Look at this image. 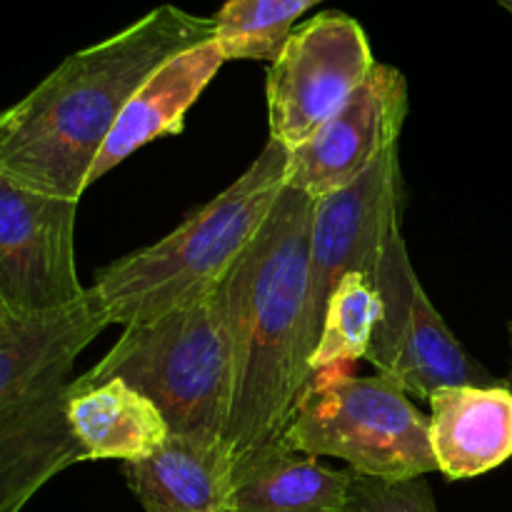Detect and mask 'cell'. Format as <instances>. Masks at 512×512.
<instances>
[{
  "mask_svg": "<svg viewBox=\"0 0 512 512\" xmlns=\"http://www.w3.org/2000/svg\"><path fill=\"white\" fill-rule=\"evenodd\" d=\"M215 38V20L173 3L68 55L23 100L0 110V175L80 203L88 173L135 90L173 55Z\"/></svg>",
  "mask_w": 512,
  "mask_h": 512,
  "instance_id": "6da1fadb",
  "label": "cell"
},
{
  "mask_svg": "<svg viewBox=\"0 0 512 512\" xmlns=\"http://www.w3.org/2000/svg\"><path fill=\"white\" fill-rule=\"evenodd\" d=\"M315 200L285 188L253 243L220 280L233 390L223 438L235 463L285 443L313 383L305 353Z\"/></svg>",
  "mask_w": 512,
  "mask_h": 512,
  "instance_id": "7a4b0ae2",
  "label": "cell"
},
{
  "mask_svg": "<svg viewBox=\"0 0 512 512\" xmlns=\"http://www.w3.org/2000/svg\"><path fill=\"white\" fill-rule=\"evenodd\" d=\"M288 150L268 140L250 168L158 243L95 273L88 288L110 325H138L203 298L225 278L285 190Z\"/></svg>",
  "mask_w": 512,
  "mask_h": 512,
  "instance_id": "3957f363",
  "label": "cell"
},
{
  "mask_svg": "<svg viewBox=\"0 0 512 512\" xmlns=\"http://www.w3.org/2000/svg\"><path fill=\"white\" fill-rule=\"evenodd\" d=\"M218 285L183 308L123 328L105 358L75 383L125 380L158 405L170 433L223 435L233 368Z\"/></svg>",
  "mask_w": 512,
  "mask_h": 512,
  "instance_id": "277c9868",
  "label": "cell"
},
{
  "mask_svg": "<svg viewBox=\"0 0 512 512\" xmlns=\"http://www.w3.org/2000/svg\"><path fill=\"white\" fill-rule=\"evenodd\" d=\"M285 443L310 458H338L355 475L388 483L438 470L428 415L388 375H338L308 385Z\"/></svg>",
  "mask_w": 512,
  "mask_h": 512,
  "instance_id": "5b68a950",
  "label": "cell"
},
{
  "mask_svg": "<svg viewBox=\"0 0 512 512\" xmlns=\"http://www.w3.org/2000/svg\"><path fill=\"white\" fill-rule=\"evenodd\" d=\"M383 318L365 360L388 375L410 398L430 400L453 385H495L488 370L463 348L438 313L410 263L403 230L390 235L375 273Z\"/></svg>",
  "mask_w": 512,
  "mask_h": 512,
  "instance_id": "8992f818",
  "label": "cell"
},
{
  "mask_svg": "<svg viewBox=\"0 0 512 512\" xmlns=\"http://www.w3.org/2000/svg\"><path fill=\"white\" fill-rule=\"evenodd\" d=\"M378 60L363 25L325 10L295 25L268 68L270 140L298 148L365 83Z\"/></svg>",
  "mask_w": 512,
  "mask_h": 512,
  "instance_id": "52a82bcc",
  "label": "cell"
},
{
  "mask_svg": "<svg viewBox=\"0 0 512 512\" xmlns=\"http://www.w3.org/2000/svg\"><path fill=\"white\" fill-rule=\"evenodd\" d=\"M75 200L50 198L0 175V318L25 325L85 298L75 268Z\"/></svg>",
  "mask_w": 512,
  "mask_h": 512,
  "instance_id": "ba28073f",
  "label": "cell"
},
{
  "mask_svg": "<svg viewBox=\"0 0 512 512\" xmlns=\"http://www.w3.org/2000/svg\"><path fill=\"white\" fill-rule=\"evenodd\" d=\"M403 173L400 143L385 150L353 185L315 200L310 223L305 353L313 355L323 325L325 303L348 273L375 280L390 235L400 230Z\"/></svg>",
  "mask_w": 512,
  "mask_h": 512,
  "instance_id": "9c48e42d",
  "label": "cell"
},
{
  "mask_svg": "<svg viewBox=\"0 0 512 512\" xmlns=\"http://www.w3.org/2000/svg\"><path fill=\"white\" fill-rule=\"evenodd\" d=\"M408 118V80L398 68L375 63L348 103L305 143L288 150L285 188L323 200L353 185L380 155L400 143Z\"/></svg>",
  "mask_w": 512,
  "mask_h": 512,
  "instance_id": "30bf717a",
  "label": "cell"
},
{
  "mask_svg": "<svg viewBox=\"0 0 512 512\" xmlns=\"http://www.w3.org/2000/svg\"><path fill=\"white\" fill-rule=\"evenodd\" d=\"M223 63L228 60L215 38L165 60L123 108L90 168L88 188L125 163L143 145L183 133L185 115L198 103Z\"/></svg>",
  "mask_w": 512,
  "mask_h": 512,
  "instance_id": "8fae6325",
  "label": "cell"
},
{
  "mask_svg": "<svg viewBox=\"0 0 512 512\" xmlns=\"http://www.w3.org/2000/svg\"><path fill=\"white\" fill-rule=\"evenodd\" d=\"M123 475L143 512H228L235 455L223 435L170 433L163 448Z\"/></svg>",
  "mask_w": 512,
  "mask_h": 512,
  "instance_id": "7c38bea8",
  "label": "cell"
},
{
  "mask_svg": "<svg viewBox=\"0 0 512 512\" xmlns=\"http://www.w3.org/2000/svg\"><path fill=\"white\" fill-rule=\"evenodd\" d=\"M428 405L430 448L445 480L480 478L512 458L508 383L440 388Z\"/></svg>",
  "mask_w": 512,
  "mask_h": 512,
  "instance_id": "4fadbf2b",
  "label": "cell"
},
{
  "mask_svg": "<svg viewBox=\"0 0 512 512\" xmlns=\"http://www.w3.org/2000/svg\"><path fill=\"white\" fill-rule=\"evenodd\" d=\"M68 423L85 460L138 463L170 438V425L158 405L118 378L90 388L73 380Z\"/></svg>",
  "mask_w": 512,
  "mask_h": 512,
  "instance_id": "5bb4252c",
  "label": "cell"
},
{
  "mask_svg": "<svg viewBox=\"0 0 512 512\" xmlns=\"http://www.w3.org/2000/svg\"><path fill=\"white\" fill-rule=\"evenodd\" d=\"M353 470H333L288 443L235 463L228 512H345Z\"/></svg>",
  "mask_w": 512,
  "mask_h": 512,
  "instance_id": "9a60e30c",
  "label": "cell"
},
{
  "mask_svg": "<svg viewBox=\"0 0 512 512\" xmlns=\"http://www.w3.org/2000/svg\"><path fill=\"white\" fill-rule=\"evenodd\" d=\"M383 318L375 280L363 273H348L325 303L320 338L310 355L313 378L335 370L338 365L365 360L375 328Z\"/></svg>",
  "mask_w": 512,
  "mask_h": 512,
  "instance_id": "2e32d148",
  "label": "cell"
},
{
  "mask_svg": "<svg viewBox=\"0 0 512 512\" xmlns=\"http://www.w3.org/2000/svg\"><path fill=\"white\" fill-rule=\"evenodd\" d=\"M323 0H225L213 15L225 60L273 63L298 20Z\"/></svg>",
  "mask_w": 512,
  "mask_h": 512,
  "instance_id": "e0dca14e",
  "label": "cell"
},
{
  "mask_svg": "<svg viewBox=\"0 0 512 512\" xmlns=\"http://www.w3.org/2000/svg\"><path fill=\"white\" fill-rule=\"evenodd\" d=\"M345 512H438V505L425 478L388 483L353 475Z\"/></svg>",
  "mask_w": 512,
  "mask_h": 512,
  "instance_id": "ac0fdd59",
  "label": "cell"
},
{
  "mask_svg": "<svg viewBox=\"0 0 512 512\" xmlns=\"http://www.w3.org/2000/svg\"><path fill=\"white\" fill-rule=\"evenodd\" d=\"M15 328H18V325H15V323H8V320L0 318V338H3V335H8V333H13Z\"/></svg>",
  "mask_w": 512,
  "mask_h": 512,
  "instance_id": "d6986e66",
  "label": "cell"
},
{
  "mask_svg": "<svg viewBox=\"0 0 512 512\" xmlns=\"http://www.w3.org/2000/svg\"><path fill=\"white\" fill-rule=\"evenodd\" d=\"M508 333H510V375H508V385L512 388V320H510V328H508Z\"/></svg>",
  "mask_w": 512,
  "mask_h": 512,
  "instance_id": "ffe728a7",
  "label": "cell"
},
{
  "mask_svg": "<svg viewBox=\"0 0 512 512\" xmlns=\"http://www.w3.org/2000/svg\"><path fill=\"white\" fill-rule=\"evenodd\" d=\"M495 3H498V5H503V8L508 10V13H512V0H495Z\"/></svg>",
  "mask_w": 512,
  "mask_h": 512,
  "instance_id": "44dd1931",
  "label": "cell"
}]
</instances>
